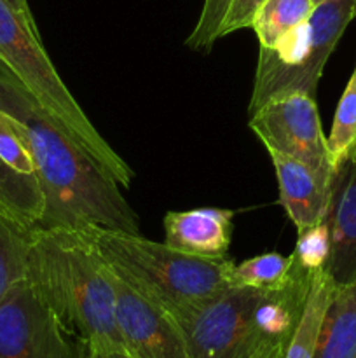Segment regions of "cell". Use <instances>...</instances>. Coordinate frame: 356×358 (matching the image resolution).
Instances as JSON below:
<instances>
[{
	"instance_id": "obj_26",
	"label": "cell",
	"mask_w": 356,
	"mask_h": 358,
	"mask_svg": "<svg viewBox=\"0 0 356 358\" xmlns=\"http://www.w3.org/2000/svg\"><path fill=\"white\" fill-rule=\"evenodd\" d=\"M84 358H94V355L91 352H87L86 348H84Z\"/></svg>"
},
{
	"instance_id": "obj_3",
	"label": "cell",
	"mask_w": 356,
	"mask_h": 358,
	"mask_svg": "<svg viewBox=\"0 0 356 358\" xmlns=\"http://www.w3.org/2000/svg\"><path fill=\"white\" fill-rule=\"evenodd\" d=\"M80 231L115 275L173 318L232 287L234 262L225 257H195L147 240L140 233L101 226H86Z\"/></svg>"
},
{
	"instance_id": "obj_22",
	"label": "cell",
	"mask_w": 356,
	"mask_h": 358,
	"mask_svg": "<svg viewBox=\"0 0 356 358\" xmlns=\"http://www.w3.org/2000/svg\"><path fill=\"white\" fill-rule=\"evenodd\" d=\"M292 255L295 262L309 271L327 268L330 257V229L327 220L299 231L295 250L292 252Z\"/></svg>"
},
{
	"instance_id": "obj_1",
	"label": "cell",
	"mask_w": 356,
	"mask_h": 358,
	"mask_svg": "<svg viewBox=\"0 0 356 358\" xmlns=\"http://www.w3.org/2000/svg\"><path fill=\"white\" fill-rule=\"evenodd\" d=\"M0 110L17 122L34 157L35 175L44 196V212L35 227L101 226L140 233L138 215L126 201L121 185L2 70Z\"/></svg>"
},
{
	"instance_id": "obj_27",
	"label": "cell",
	"mask_w": 356,
	"mask_h": 358,
	"mask_svg": "<svg viewBox=\"0 0 356 358\" xmlns=\"http://www.w3.org/2000/svg\"><path fill=\"white\" fill-rule=\"evenodd\" d=\"M318 2H320V0H314V3H318Z\"/></svg>"
},
{
	"instance_id": "obj_11",
	"label": "cell",
	"mask_w": 356,
	"mask_h": 358,
	"mask_svg": "<svg viewBox=\"0 0 356 358\" xmlns=\"http://www.w3.org/2000/svg\"><path fill=\"white\" fill-rule=\"evenodd\" d=\"M267 152L278 178L279 205L295 224L297 231L323 222L327 219L334 180L293 157L276 150Z\"/></svg>"
},
{
	"instance_id": "obj_23",
	"label": "cell",
	"mask_w": 356,
	"mask_h": 358,
	"mask_svg": "<svg viewBox=\"0 0 356 358\" xmlns=\"http://www.w3.org/2000/svg\"><path fill=\"white\" fill-rule=\"evenodd\" d=\"M262 3L264 0H230L225 20L220 27V38L237 30H243V28H251L255 14Z\"/></svg>"
},
{
	"instance_id": "obj_4",
	"label": "cell",
	"mask_w": 356,
	"mask_h": 358,
	"mask_svg": "<svg viewBox=\"0 0 356 358\" xmlns=\"http://www.w3.org/2000/svg\"><path fill=\"white\" fill-rule=\"evenodd\" d=\"M0 70L54 117L112 180L122 189L131 187L135 171L94 128L56 72L42 45L37 23L28 21L7 0H0Z\"/></svg>"
},
{
	"instance_id": "obj_19",
	"label": "cell",
	"mask_w": 356,
	"mask_h": 358,
	"mask_svg": "<svg viewBox=\"0 0 356 358\" xmlns=\"http://www.w3.org/2000/svg\"><path fill=\"white\" fill-rule=\"evenodd\" d=\"M293 266V255H281L278 252L255 255L239 264H232L230 283L232 287H250L267 290L279 285Z\"/></svg>"
},
{
	"instance_id": "obj_15",
	"label": "cell",
	"mask_w": 356,
	"mask_h": 358,
	"mask_svg": "<svg viewBox=\"0 0 356 358\" xmlns=\"http://www.w3.org/2000/svg\"><path fill=\"white\" fill-rule=\"evenodd\" d=\"M334 289L335 283L332 282L327 269H320L314 273L302 318H300L299 327L286 348L285 358H314L321 322H323L325 311H327Z\"/></svg>"
},
{
	"instance_id": "obj_16",
	"label": "cell",
	"mask_w": 356,
	"mask_h": 358,
	"mask_svg": "<svg viewBox=\"0 0 356 358\" xmlns=\"http://www.w3.org/2000/svg\"><path fill=\"white\" fill-rule=\"evenodd\" d=\"M314 6V0H264L251 23L260 48H272L293 28L306 23Z\"/></svg>"
},
{
	"instance_id": "obj_9",
	"label": "cell",
	"mask_w": 356,
	"mask_h": 358,
	"mask_svg": "<svg viewBox=\"0 0 356 358\" xmlns=\"http://www.w3.org/2000/svg\"><path fill=\"white\" fill-rule=\"evenodd\" d=\"M112 280L115 287L117 327L124 352L129 357L191 358L177 322L163 308L142 296L114 271Z\"/></svg>"
},
{
	"instance_id": "obj_8",
	"label": "cell",
	"mask_w": 356,
	"mask_h": 358,
	"mask_svg": "<svg viewBox=\"0 0 356 358\" xmlns=\"http://www.w3.org/2000/svg\"><path fill=\"white\" fill-rule=\"evenodd\" d=\"M248 126L265 150L293 157L334 180L327 136L314 96L297 93L276 98L250 114Z\"/></svg>"
},
{
	"instance_id": "obj_5",
	"label": "cell",
	"mask_w": 356,
	"mask_h": 358,
	"mask_svg": "<svg viewBox=\"0 0 356 358\" xmlns=\"http://www.w3.org/2000/svg\"><path fill=\"white\" fill-rule=\"evenodd\" d=\"M356 17V0H320L309 20L272 48H260L248 112L290 94L314 96L339 38Z\"/></svg>"
},
{
	"instance_id": "obj_25",
	"label": "cell",
	"mask_w": 356,
	"mask_h": 358,
	"mask_svg": "<svg viewBox=\"0 0 356 358\" xmlns=\"http://www.w3.org/2000/svg\"><path fill=\"white\" fill-rule=\"evenodd\" d=\"M89 352V350H87ZM94 358H131L124 350H115V352H107V353H93Z\"/></svg>"
},
{
	"instance_id": "obj_18",
	"label": "cell",
	"mask_w": 356,
	"mask_h": 358,
	"mask_svg": "<svg viewBox=\"0 0 356 358\" xmlns=\"http://www.w3.org/2000/svg\"><path fill=\"white\" fill-rule=\"evenodd\" d=\"M0 201L28 226L35 227L44 212V196L37 178L23 177L0 161Z\"/></svg>"
},
{
	"instance_id": "obj_12",
	"label": "cell",
	"mask_w": 356,
	"mask_h": 358,
	"mask_svg": "<svg viewBox=\"0 0 356 358\" xmlns=\"http://www.w3.org/2000/svg\"><path fill=\"white\" fill-rule=\"evenodd\" d=\"M234 210L192 208L164 215V243L184 254L205 259H223L230 247Z\"/></svg>"
},
{
	"instance_id": "obj_21",
	"label": "cell",
	"mask_w": 356,
	"mask_h": 358,
	"mask_svg": "<svg viewBox=\"0 0 356 358\" xmlns=\"http://www.w3.org/2000/svg\"><path fill=\"white\" fill-rule=\"evenodd\" d=\"M230 0H205L194 30L188 34L187 48L192 51L209 52L220 41V27L225 20Z\"/></svg>"
},
{
	"instance_id": "obj_10",
	"label": "cell",
	"mask_w": 356,
	"mask_h": 358,
	"mask_svg": "<svg viewBox=\"0 0 356 358\" xmlns=\"http://www.w3.org/2000/svg\"><path fill=\"white\" fill-rule=\"evenodd\" d=\"M330 229V257L327 273L335 285L356 280V156L349 159L332 182L327 212Z\"/></svg>"
},
{
	"instance_id": "obj_6",
	"label": "cell",
	"mask_w": 356,
	"mask_h": 358,
	"mask_svg": "<svg viewBox=\"0 0 356 358\" xmlns=\"http://www.w3.org/2000/svg\"><path fill=\"white\" fill-rule=\"evenodd\" d=\"M262 290L229 287L208 303L171 317L191 358H250L251 324Z\"/></svg>"
},
{
	"instance_id": "obj_17",
	"label": "cell",
	"mask_w": 356,
	"mask_h": 358,
	"mask_svg": "<svg viewBox=\"0 0 356 358\" xmlns=\"http://www.w3.org/2000/svg\"><path fill=\"white\" fill-rule=\"evenodd\" d=\"M327 145L334 175L356 156V65L339 100Z\"/></svg>"
},
{
	"instance_id": "obj_2",
	"label": "cell",
	"mask_w": 356,
	"mask_h": 358,
	"mask_svg": "<svg viewBox=\"0 0 356 358\" xmlns=\"http://www.w3.org/2000/svg\"><path fill=\"white\" fill-rule=\"evenodd\" d=\"M24 280L91 353L124 350L112 271L82 231L34 227Z\"/></svg>"
},
{
	"instance_id": "obj_24",
	"label": "cell",
	"mask_w": 356,
	"mask_h": 358,
	"mask_svg": "<svg viewBox=\"0 0 356 358\" xmlns=\"http://www.w3.org/2000/svg\"><path fill=\"white\" fill-rule=\"evenodd\" d=\"M7 2L10 3V6L14 7L16 10H20L21 14H23L24 17H27L28 21H31V23H35L34 20V14H31V9L30 6H28V0H7Z\"/></svg>"
},
{
	"instance_id": "obj_20",
	"label": "cell",
	"mask_w": 356,
	"mask_h": 358,
	"mask_svg": "<svg viewBox=\"0 0 356 358\" xmlns=\"http://www.w3.org/2000/svg\"><path fill=\"white\" fill-rule=\"evenodd\" d=\"M0 161L23 177L37 178L35 163L17 122L0 110Z\"/></svg>"
},
{
	"instance_id": "obj_7",
	"label": "cell",
	"mask_w": 356,
	"mask_h": 358,
	"mask_svg": "<svg viewBox=\"0 0 356 358\" xmlns=\"http://www.w3.org/2000/svg\"><path fill=\"white\" fill-rule=\"evenodd\" d=\"M0 358H84V346L23 280L0 301Z\"/></svg>"
},
{
	"instance_id": "obj_14",
	"label": "cell",
	"mask_w": 356,
	"mask_h": 358,
	"mask_svg": "<svg viewBox=\"0 0 356 358\" xmlns=\"http://www.w3.org/2000/svg\"><path fill=\"white\" fill-rule=\"evenodd\" d=\"M34 227L21 222L0 201V301L16 283L27 278Z\"/></svg>"
},
{
	"instance_id": "obj_13",
	"label": "cell",
	"mask_w": 356,
	"mask_h": 358,
	"mask_svg": "<svg viewBox=\"0 0 356 358\" xmlns=\"http://www.w3.org/2000/svg\"><path fill=\"white\" fill-rule=\"evenodd\" d=\"M314 358H356V280L335 285L321 322Z\"/></svg>"
}]
</instances>
